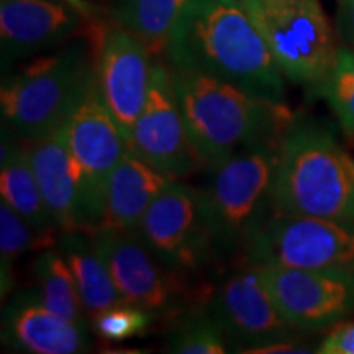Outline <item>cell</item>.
<instances>
[{
    "mask_svg": "<svg viewBox=\"0 0 354 354\" xmlns=\"http://www.w3.org/2000/svg\"><path fill=\"white\" fill-rule=\"evenodd\" d=\"M3 346L28 354L88 351V326L76 325L44 307L37 289L24 290L3 310Z\"/></svg>",
    "mask_w": 354,
    "mask_h": 354,
    "instance_id": "cell-16",
    "label": "cell"
},
{
    "mask_svg": "<svg viewBox=\"0 0 354 354\" xmlns=\"http://www.w3.org/2000/svg\"><path fill=\"white\" fill-rule=\"evenodd\" d=\"M317 353L354 354V323H342V325L335 326L320 343Z\"/></svg>",
    "mask_w": 354,
    "mask_h": 354,
    "instance_id": "cell-27",
    "label": "cell"
},
{
    "mask_svg": "<svg viewBox=\"0 0 354 354\" xmlns=\"http://www.w3.org/2000/svg\"><path fill=\"white\" fill-rule=\"evenodd\" d=\"M66 2L71 3L73 7H76L77 10H81L84 15H88V6L84 0H66Z\"/></svg>",
    "mask_w": 354,
    "mask_h": 354,
    "instance_id": "cell-29",
    "label": "cell"
},
{
    "mask_svg": "<svg viewBox=\"0 0 354 354\" xmlns=\"http://www.w3.org/2000/svg\"><path fill=\"white\" fill-rule=\"evenodd\" d=\"M26 145L44 203L59 233L79 230L77 172L64 125Z\"/></svg>",
    "mask_w": 354,
    "mask_h": 354,
    "instance_id": "cell-17",
    "label": "cell"
},
{
    "mask_svg": "<svg viewBox=\"0 0 354 354\" xmlns=\"http://www.w3.org/2000/svg\"><path fill=\"white\" fill-rule=\"evenodd\" d=\"M91 238L123 302L165 318L179 315L196 299L194 287L167 271L136 232L99 227Z\"/></svg>",
    "mask_w": 354,
    "mask_h": 354,
    "instance_id": "cell-9",
    "label": "cell"
},
{
    "mask_svg": "<svg viewBox=\"0 0 354 354\" xmlns=\"http://www.w3.org/2000/svg\"><path fill=\"white\" fill-rule=\"evenodd\" d=\"M154 320L156 317L146 310L123 302L97 315L92 320V325L100 338L107 342H123L143 335Z\"/></svg>",
    "mask_w": 354,
    "mask_h": 354,
    "instance_id": "cell-26",
    "label": "cell"
},
{
    "mask_svg": "<svg viewBox=\"0 0 354 354\" xmlns=\"http://www.w3.org/2000/svg\"><path fill=\"white\" fill-rule=\"evenodd\" d=\"M33 274L38 284V295L44 307L76 325L88 326L76 279L68 261L56 246L39 251L33 261Z\"/></svg>",
    "mask_w": 354,
    "mask_h": 354,
    "instance_id": "cell-22",
    "label": "cell"
},
{
    "mask_svg": "<svg viewBox=\"0 0 354 354\" xmlns=\"http://www.w3.org/2000/svg\"><path fill=\"white\" fill-rule=\"evenodd\" d=\"M171 68V66H169ZM185 128L209 171L251 146L282 140L294 115L218 79L171 68Z\"/></svg>",
    "mask_w": 354,
    "mask_h": 354,
    "instance_id": "cell-2",
    "label": "cell"
},
{
    "mask_svg": "<svg viewBox=\"0 0 354 354\" xmlns=\"http://www.w3.org/2000/svg\"><path fill=\"white\" fill-rule=\"evenodd\" d=\"M44 250L28 221L17 214L6 201L0 202V269L2 295L12 289L13 263L28 251Z\"/></svg>",
    "mask_w": 354,
    "mask_h": 354,
    "instance_id": "cell-25",
    "label": "cell"
},
{
    "mask_svg": "<svg viewBox=\"0 0 354 354\" xmlns=\"http://www.w3.org/2000/svg\"><path fill=\"white\" fill-rule=\"evenodd\" d=\"M172 180L176 179L128 151L110 176L100 227L136 232L146 210Z\"/></svg>",
    "mask_w": 354,
    "mask_h": 354,
    "instance_id": "cell-19",
    "label": "cell"
},
{
    "mask_svg": "<svg viewBox=\"0 0 354 354\" xmlns=\"http://www.w3.org/2000/svg\"><path fill=\"white\" fill-rule=\"evenodd\" d=\"M254 268L279 312L302 333L330 328L354 313V271Z\"/></svg>",
    "mask_w": 354,
    "mask_h": 354,
    "instance_id": "cell-13",
    "label": "cell"
},
{
    "mask_svg": "<svg viewBox=\"0 0 354 354\" xmlns=\"http://www.w3.org/2000/svg\"><path fill=\"white\" fill-rule=\"evenodd\" d=\"M281 141L251 146L209 169L198 189L201 209L220 258L246 261L272 215V190Z\"/></svg>",
    "mask_w": 354,
    "mask_h": 354,
    "instance_id": "cell-4",
    "label": "cell"
},
{
    "mask_svg": "<svg viewBox=\"0 0 354 354\" xmlns=\"http://www.w3.org/2000/svg\"><path fill=\"white\" fill-rule=\"evenodd\" d=\"M315 88L328 102L343 130L354 136V48H339L328 74Z\"/></svg>",
    "mask_w": 354,
    "mask_h": 354,
    "instance_id": "cell-24",
    "label": "cell"
},
{
    "mask_svg": "<svg viewBox=\"0 0 354 354\" xmlns=\"http://www.w3.org/2000/svg\"><path fill=\"white\" fill-rule=\"evenodd\" d=\"M348 158L328 123L292 118L279 148L274 214L354 221V177Z\"/></svg>",
    "mask_w": 354,
    "mask_h": 354,
    "instance_id": "cell-3",
    "label": "cell"
},
{
    "mask_svg": "<svg viewBox=\"0 0 354 354\" xmlns=\"http://www.w3.org/2000/svg\"><path fill=\"white\" fill-rule=\"evenodd\" d=\"M205 308L228 346L240 353L258 354L272 344L295 342L302 335L279 312L253 264L243 263V268L210 289Z\"/></svg>",
    "mask_w": 354,
    "mask_h": 354,
    "instance_id": "cell-11",
    "label": "cell"
},
{
    "mask_svg": "<svg viewBox=\"0 0 354 354\" xmlns=\"http://www.w3.org/2000/svg\"><path fill=\"white\" fill-rule=\"evenodd\" d=\"M245 263L354 271V221L272 212Z\"/></svg>",
    "mask_w": 354,
    "mask_h": 354,
    "instance_id": "cell-10",
    "label": "cell"
},
{
    "mask_svg": "<svg viewBox=\"0 0 354 354\" xmlns=\"http://www.w3.org/2000/svg\"><path fill=\"white\" fill-rule=\"evenodd\" d=\"M66 140L77 172L79 230L94 232L104 221L110 176L128 145L102 99L97 79L64 123Z\"/></svg>",
    "mask_w": 354,
    "mask_h": 354,
    "instance_id": "cell-7",
    "label": "cell"
},
{
    "mask_svg": "<svg viewBox=\"0 0 354 354\" xmlns=\"http://www.w3.org/2000/svg\"><path fill=\"white\" fill-rule=\"evenodd\" d=\"M348 162H349V169H351V172H353V177H354V159L349 156L348 158Z\"/></svg>",
    "mask_w": 354,
    "mask_h": 354,
    "instance_id": "cell-30",
    "label": "cell"
},
{
    "mask_svg": "<svg viewBox=\"0 0 354 354\" xmlns=\"http://www.w3.org/2000/svg\"><path fill=\"white\" fill-rule=\"evenodd\" d=\"M95 81V53L76 39L2 81V125L17 138L35 141L64 125Z\"/></svg>",
    "mask_w": 354,
    "mask_h": 354,
    "instance_id": "cell-5",
    "label": "cell"
},
{
    "mask_svg": "<svg viewBox=\"0 0 354 354\" xmlns=\"http://www.w3.org/2000/svg\"><path fill=\"white\" fill-rule=\"evenodd\" d=\"M190 0H117L113 21L143 39L156 57H165L172 28Z\"/></svg>",
    "mask_w": 354,
    "mask_h": 354,
    "instance_id": "cell-21",
    "label": "cell"
},
{
    "mask_svg": "<svg viewBox=\"0 0 354 354\" xmlns=\"http://www.w3.org/2000/svg\"><path fill=\"white\" fill-rule=\"evenodd\" d=\"M55 246L61 251L73 271L79 297L88 320H94L105 310L123 304L107 266L97 253L91 233L82 230L59 233Z\"/></svg>",
    "mask_w": 354,
    "mask_h": 354,
    "instance_id": "cell-20",
    "label": "cell"
},
{
    "mask_svg": "<svg viewBox=\"0 0 354 354\" xmlns=\"http://www.w3.org/2000/svg\"><path fill=\"white\" fill-rule=\"evenodd\" d=\"M282 74L315 88L328 74L336 48L320 0H240Z\"/></svg>",
    "mask_w": 354,
    "mask_h": 354,
    "instance_id": "cell-6",
    "label": "cell"
},
{
    "mask_svg": "<svg viewBox=\"0 0 354 354\" xmlns=\"http://www.w3.org/2000/svg\"><path fill=\"white\" fill-rule=\"evenodd\" d=\"M228 348L227 339L207 312L205 302L202 307L185 308L176 315L167 333V353L223 354L228 351Z\"/></svg>",
    "mask_w": 354,
    "mask_h": 354,
    "instance_id": "cell-23",
    "label": "cell"
},
{
    "mask_svg": "<svg viewBox=\"0 0 354 354\" xmlns=\"http://www.w3.org/2000/svg\"><path fill=\"white\" fill-rule=\"evenodd\" d=\"M136 233L159 263L189 286L220 258L203 218L198 189L177 179L146 210Z\"/></svg>",
    "mask_w": 354,
    "mask_h": 354,
    "instance_id": "cell-8",
    "label": "cell"
},
{
    "mask_svg": "<svg viewBox=\"0 0 354 354\" xmlns=\"http://www.w3.org/2000/svg\"><path fill=\"white\" fill-rule=\"evenodd\" d=\"M165 59L171 68L286 104V76L240 0H190L167 39Z\"/></svg>",
    "mask_w": 354,
    "mask_h": 354,
    "instance_id": "cell-1",
    "label": "cell"
},
{
    "mask_svg": "<svg viewBox=\"0 0 354 354\" xmlns=\"http://www.w3.org/2000/svg\"><path fill=\"white\" fill-rule=\"evenodd\" d=\"M128 151L177 180L205 169L185 128L165 57H154L148 97L131 130Z\"/></svg>",
    "mask_w": 354,
    "mask_h": 354,
    "instance_id": "cell-12",
    "label": "cell"
},
{
    "mask_svg": "<svg viewBox=\"0 0 354 354\" xmlns=\"http://www.w3.org/2000/svg\"><path fill=\"white\" fill-rule=\"evenodd\" d=\"M0 194L38 234L44 248L56 245L59 230L53 221L39 190L26 141L2 125L0 146Z\"/></svg>",
    "mask_w": 354,
    "mask_h": 354,
    "instance_id": "cell-18",
    "label": "cell"
},
{
    "mask_svg": "<svg viewBox=\"0 0 354 354\" xmlns=\"http://www.w3.org/2000/svg\"><path fill=\"white\" fill-rule=\"evenodd\" d=\"M338 26L344 41L354 48V0H339Z\"/></svg>",
    "mask_w": 354,
    "mask_h": 354,
    "instance_id": "cell-28",
    "label": "cell"
},
{
    "mask_svg": "<svg viewBox=\"0 0 354 354\" xmlns=\"http://www.w3.org/2000/svg\"><path fill=\"white\" fill-rule=\"evenodd\" d=\"M82 17L86 15L66 0H0L2 69L68 41Z\"/></svg>",
    "mask_w": 354,
    "mask_h": 354,
    "instance_id": "cell-15",
    "label": "cell"
},
{
    "mask_svg": "<svg viewBox=\"0 0 354 354\" xmlns=\"http://www.w3.org/2000/svg\"><path fill=\"white\" fill-rule=\"evenodd\" d=\"M95 43L97 86L128 145L143 112L156 56L143 39L118 24L102 28Z\"/></svg>",
    "mask_w": 354,
    "mask_h": 354,
    "instance_id": "cell-14",
    "label": "cell"
}]
</instances>
